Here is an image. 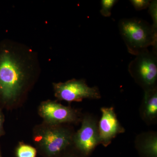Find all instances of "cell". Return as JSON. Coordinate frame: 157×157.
Segmentation results:
<instances>
[{
  "instance_id": "cell-1",
  "label": "cell",
  "mask_w": 157,
  "mask_h": 157,
  "mask_svg": "<svg viewBox=\"0 0 157 157\" xmlns=\"http://www.w3.org/2000/svg\"><path fill=\"white\" fill-rule=\"evenodd\" d=\"M41 68L38 55L27 45L10 40L0 43V102L19 107L36 82Z\"/></svg>"
},
{
  "instance_id": "cell-2",
  "label": "cell",
  "mask_w": 157,
  "mask_h": 157,
  "mask_svg": "<svg viewBox=\"0 0 157 157\" xmlns=\"http://www.w3.org/2000/svg\"><path fill=\"white\" fill-rule=\"evenodd\" d=\"M75 132L68 124H53L42 121L33 128V140L37 150L46 157H59L73 146Z\"/></svg>"
},
{
  "instance_id": "cell-3",
  "label": "cell",
  "mask_w": 157,
  "mask_h": 157,
  "mask_svg": "<svg viewBox=\"0 0 157 157\" xmlns=\"http://www.w3.org/2000/svg\"><path fill=\"white\" fill-rule=\"evenodd\" d=\"M120 33L128 52L135 56L150 46L157 52V33L152 25L138 18H124L118 23Z\"/></svg>"
},
{
  "instance_id": "cell-4",
  "label": "cell",
  "mask_w": 157,
  "mask_h": 157,
  "mask_svg": "<svg viewBox=\"0 0 157 157\" xmlns=\"http://www.w3.org/2000/svg\"><path fill=\"white\" fill-rule=\"evenodd\" d=\"M128 69L131 76L144 90L157 87V52L148 49L142 52L130 62Z\"/></svg>"
},
{
  "instance_id": "cell-5",
  "label": "cell",
  "mask_w": 157,
  "mask_h": 157,
  "mask_svg": "<svg viewBox=\"0 0 157 157\" xmlns=\"http://www.w3.org/2000/svg\"><path fill=\"white\" fill-rule=\"evenodd\" d=\"M52 85L55 96L59 101L80 102L85 99H99L101 97L98 87H90L83 79L73 78L65 82H54Z\"/></svg>"
},
{
  "instance_id": "cell-6",
  "label": "cell",
  "mask_w": 157,
  "mask_h": 157,
  "mask_svg": "<svg viewBox=\"0 0 157 157\" xmlns=\"http://www.w3.org/2000/svg\"><path fill=\"white\" fill-rule=\"evenodd\" d=\"M38 113L43 122L53 124H74L79 120L77 110L65 106L56 101L47 100L38 107Z\"/></svg>"
},
{
  "instance_id": "cell-7",
  "label": "cell",
  "mask_w": 157,
  "mask_h": 157,
  "mask_svg": "<svg viewBox=\"0 0 157 157\" xmlns=\"http://www.w3.org/2000/svg\"><path fill=\"white\" fill-rule=\"evenodd\" d=\"M100 144L97 121L91 116H85L82 120L80 129L74 134L73 146L86 157Z\"/></svg>"
},
{
  "instance_id": "cell-8",
  "label": "cell",
  "mask_w": 157,
  "mask_h": 157,
  "mask_svg": "<svg viewBox=\"0 0 157 157\" xmlns=\"http://www.w3.org/2000/svg\"><path fill=\"white\" fill-rule=\"evenodd\" d=\"M101 110L98 124L100 144L107 147L117 135L124 132V129L118 120L113 107H102Z\"/></svg>"
},
{
  "instance_id": "cell-9",
  "label": "cell",
  "mask_w": 157,
  "mask_h": 157,
  "mask_svg": "<svg viewBox=\"0 0 157 157\" xmlns=\"http://www.w3.org/2000/svg\"><path fill=\"white\" fill-rule=\"evenodd\" d=\"M144 91L141 114L145 121L151 122L157 117V87Z\"/></svg>"
},
{
  "instance_id": "cell-10",
  "label": "cell",
  "mask_w": 157,
  "mask_h": 157,
  "mask_svg": "<svg viewBox=\"0 0 157 157\" xmlns=\"http://www.w3.org/2000/svg\"><path fill=\"white\" fill-rule=\"evenodd\" d=\"M138 151L144 157H157V136L155 133H147L138 138Z\"/></svg>"
},
{
  "instance_id": "cell-11",
  "label": "cell",
  "mask_w": 157,
  "mask_h": 157,
  "mask_svg": "<svg viewBox=\"0 0 157 157\" xmlns=\"http://www.w3.org/2000/svg\"><path fill=\"white\" fill-rule=\"evenodd\" d=\"M16 157H36L37 150L34 147L20 142L16 149Z\"/></svg>"
},
{
  "instance_id": "cell-12",
  "label": "cell",
  "mask_w": 157,
  "mask_h": 157,
  "mask_svg": "<svg viewBox=\"0 0 157 157\" xmlns=\"http://www.w3.org/2000/svg\"><path fill=\"white\" fill-rule=\"evenodd\" d=\"M118 2V1L117 0H102L100 13L102 16L105 17H110L113 7Z\"/></svg>"
},
{
  "instance_id": "cell-13",
  "label": "cell",
  "mask_w": 157,
  "mask_h": 157,
  "mask_svg": "<svg viewBox=\"0 0 157 157\" xmlns=\"http://www.w3.org/2000/svg\"><path fill=\"white\" fill-rule=\"evenodd\" d=\"M148 13L152 20V25L153 28L157 33V1L156 0L151 1L148 7Z\"/></svg>"
},
{
  "instance_id": "cell-14",
  "label": "cell",
  "mask_w": 157,
  "mask_h": 157,
  "mask_svg": "<svg viewBox=\"0 0 157 157\" xmlns=\"http://www.w3.org/2000/svg\"><path fill=\"white\" fill-rule=\"evenodd\" d=\"M151 1L149 0H131L130 2L135 10L141 11L148 8Z\"/></svg>"
},
{
  "instance_id": "cell-15",
  "label": "cell",
  "mask_w": 157,
  "mask_h": 157,
  "mask_svg": "<svg viewBox=\"0 0 157 157\" xmlns=\"http://www.w3.org/2000/svg\"><path fill=\"white\" fill-rule=\"evenodd\" d=\"M59 157H86L73 146Z\"/></svg>"
},
{
  "instance_id": "cell-16",
  "label": "cell",
  "mask_w": 157,
  "mask_h": 157,
  "mask_svg": "<svg viewBox=\"0 0 157 157\" xmlns=\"http://www.w3.org/2000/svg\"><path fill=\"white\" fill-rule=\"evenodd\" d=\"M4 122V116L2 110L0 109V137L4 134L3 124Z\"/></svg>"
},
{
  "instance_id": "cell-17",
  "label": "cell",
  "mask_w": 157,
  "mask_h": 157,
  "mask_svg": "<svg viewBox=\"0 0 157 157\" xmlns=\"http://www.w3.org/2000/svg\"><path fill=\"white\" fill-rule=\"evenodd\" d=\"M0 157H2V156H1V153H0Z\"/></svg>"
}]
</instances>
